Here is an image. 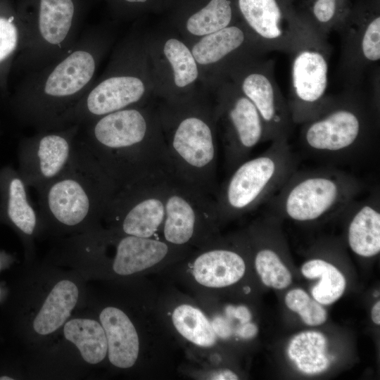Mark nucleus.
Returning a JSON list of instances; mask_svg holds the SVG:
<instances>
[{
	"mask_svg": "<svg viewBox=\"0 0 380 380\" xmlns=\"http://www.w3.org/2000/svg\"><path fill=\"white\" fill-rule=\"evenodd\" d=\"M110 42L108 30L91 27L61 58L25 74L3 103L12 119L34 132L56 129L60 117L92 86Z\"/></svg>",
	"mask_w": 380,
	"mask_h": 380,
	"instance_id": "nucleus-1",
	"label": "nucleus"
},
{
	"mask_svg": "<svg viewBox=\"0 0 380 380\" xmlns=\"http://www.w3.org/2000/svg\"><path fill=\"white\" fill-rule=\"evenodd\" d=\"M79 125L77 139L116 189L148 179L172 177L159 119L140 106Z\"/></svg>",
	"mask_w": 380,
	"mask_h": 380,
	"instance_id": "nucleus-2",
	"label": "nucleus"
},
{
	"mask_svg": "<svg viewBox=\"0 0 380 380\" xmlns=\"http://www.w3.org/2000/svg\"><path fill=\"white\" fill-rule=\"evenodd\" d=\"M115 190L113 181L76 139L64 170L37 191L39 219L63 229L96 226Z\"/></svg>",
	"mask_w": 380,
	"mask_h": 380,
	"instance_id": "nucleus-3",
	"label": "nucleus"
},
{
	"mask_svg": "<svg viewBox=\"0 0 380 380\" xmlns=\"http://www.w3.org/2000/svg\"><path fill=\"white\" fill-rule=\"evenodd\" d=\"M21 44L12 72L39 70L76 44L91 0H15Z\"/></svg>",
	"mask_w": 380,
	"mask_h": 380,
	"instance_id": "nucleus-4",
	"label": "nucleus"
},
{
	"mask_svg": "<svg viewBox=\"0 0 380 380\" xmlns=\"http://www.w3.org/2000/svg\"><path fill=\"white\" fill-rule=\"evenodd\" d=\"M210 117L200 108H182L159 121L172 176L215 198L218 148Z\"/></svg>",
	"mask_w": 380,
	"mask_h": 380,
	"instance_id": "nucleus-5",
	"label": "nucleus"
},
{
	"mask_svg": "<svg viewBox=\"0 0 380 380\" xmlns=\"http://www.w3.org/2000/svg\"><path fill=\"white\" fill-rule=\"evenodd\" d=\"M377 108L359 96L329 99L323 108L303 124L300 142L310 153L326 159L353 158L371 145Z\"/></svg>",
	"mask_w": 380,
	"mask_h": 380,
	"instance_id": "nucleus-6",
	"label": "nucleus"
},
{
	"mask_svg": "<svg viewBox=\"0 0 380 380\" xmlns=\"http://www.w3.org/2000/svg\"><path fill=\"white\" fill-rule=\"evenodd\" d=\"M298 164L288 139L271 141L264 152L239 164L215 196L220 223L268 202L297 170Z\"/></svg>",
	"mask_w": 380,
	"mask_h": 380,
	"instance_id": "nucleus-7",
	"label": "nucleus"
},
{
	"mask_svg": "<svg viewBox=\"0 0 380 380\" xmlns=\"http://www.w3.org/2000/svg\"><path fill=\"white\" fill-rule=\"evenodd\" d=\"M362 189L358 178L334 167L296 170L268 203L280 215L311 222L343 212Z\"/></svg>",
	"mask_w": 380,
	"mask_h": 380,
	"instance_id": "nucleus-8",
	"label": "nucleus"
},
{
	"mask_svg": "<svg viewBox=\"0 0 380 380\" xmlns=\"http://www.w3.org/2000/svg\"><path fill=\"white\" fill-rule=\"evenodd\" d=\"M160 239L183 248L196 249L219 237L215 198L172 177L165 198Z\"/></svg>",
	"mask_w": 380,
	"mask_h": 380,
	"instance_id": "nucleus-9",
	"label": "nucleus"
},
{
	"mask_svg": "<svg viewBox=\"0 0 380 380\" xmlns=\"http://www.w3.org/2000/svg\"><path fill=\"white\" fill-rule=\"evenodd\" d=\"M326 38L308 27L289 53L291 86L287 103L293 124L310 120L329 100L327 90L331 49Z\"/></svg>",
	"mask_w": 380,
	"mask_h": 380,
	"instance_id": "nucleus-10",
	"label": "nucleus"
},
{
	"mask_svg": "<svg viewBox=\"0 0 380 380\" xmlns=\"http://www.w3.org/2000/svg\"><path fill=\"white\" fill-rule=\"evenodd\" d=\"M172 178L148 179L116 189L103 217L110 226L109 230L124 235L160 239L166 191Z\"/></svg>",
	"mask_w": 380,
	"mask_h": 380,
	"instance_id": "nucleus-11",
	"label": "nucleus"
},
{
	"mask_svg": "<svg viewBox=\"0 0 380 380\" xmlns=\"http://www.w3.org/2000/svg\"><path fill=\"white\" fill-rule=\"evenodd\" d=\"M175 270L176 278L196 294H208L241 281L246 262L241 253L223 243L219 236L165 270Z\"/></svg>",
	"mask_w": 380,
	"mask_h": 380,
	"instance_id": "nucleus-12",
	"label": "nucleus"
},
{
	"mask_svg": "<svg viewBox=\"0 0 380 380\" xmlns=\"http://www.w3.org/2000/svg\"><path fill=\"white\" fill-rule=\"evenodd\" d=\"M79 129L73 125L35 131L20 139L17 170L28 187L37 191L61 173L72 157Z\"/></svg>",
	"mask_w": 380,
	"mask_h": 380,
	"instance_id": "nucleus-13",
	"label": "nucleus"
},
{
	"mask_svg": "<svg viewBox=\"0 0 380 380\" xmlns=\"http://www.w3.org/2000/svg\"><path fill=\"white\" fill-rule=\"evenodd\" d=\"M216 115L223 127L225 167L231 172L258 144L267 141L265 125L254 104L239 89L222 97Z\"/></svg>",
	"mask_w": 380,
	"mask_h": 380,
	"instance_id": "nucleus-14",
	"label": "nucleus"
},
{
	"mask_svg": "<svg viewBox=\"0 0 380 380\" xmlns=\"http://www.w3.org/2000/svg\"><path fill=\"white\" fill-rule=\"evenodd\" d=\"M156 308L166 331L192 351L205 355L217 345L212 320L196 298L172 291L158 298Z\"/></svg>",
	"mask_w": 380,
	"mask_h": 380,
	"instance_id": "nucleus-15",
	"label": "nucleus"
},
{
	"mask_svg": "<svg viewBox=\"0 0 380 380\" xmlns=\"http://www.w3.org/2000/svg\"><path fill=\"white\" fill-rule=\"evenodd\" d=\"M107 232L115 249L111 269L118 276L165 270L194 250L171 245L161 239Z\"/></svg>",
	"mask_w": 380,
	"mask_h": 380,
	"instance_id": "nucleus-16",
	"label": "nucleus"
},
{
	"mask_svg": "<svg viewBox=\"0 0 380 380\" xmlns=\"http://www.w3.org/2000/svg\"><path fill=\"white\" fill-rule=\"evenodd\" d=\"M241 91L251 100L265 125L267 141L288 139L293 122L269 62L246 72L240 80Z\"/></svg>",
	"mask_w": 380,
	"mask_h": 380,
	"instance_id": "nucleus-17",
	"label": "nucleus"
},
{
	"mask_svg": "<svg viewBox=\"0 0 380 380\" xmlns=\"http://www.w3.org/2000/svg\"><path fill=\"white\" fill-rule=\"evenodd\" d=\"M239 10L263 48L289 53L308 28L285 18L277 0H239Z\"/></svg>",
	"mask_w": 380,
	"mask_h": 380,
	"instance_id": "nucleus-18",
	"label": "nucleus"
},
{
	"mask_svg": "<svg viewBox=\"0 0 380 380\" xmlns=\"http://www.w3.org/2000/svg\"><path fill=\"white\" fill-rule=\"evenodd\" d=\"M27 188L17 169L10 165L0 167V222L11 226L25 239L34 234L40 220Z\"/></svg>",
	"mask_w": 380,
	"mask_h": 380,
	"instance_id": "nucleus-19",
	"label": "nucleus"
},
{
	"mask_svg": "<svg viewBox=\"0 0 380 380\" xmlns=\"http://www.w3.org/2000/svg\"><path fill=\"white\" fill-rule=\"evenodd\" d=\"M108 344V360L117 368L134 367L145 354V344L129 315L115 306L104 308L99 315Z\"/></svg>",
	"mask_w": 380,
	"mask_h": 380,
	"instance_id": "nucleus-20",
	"label": "nucleus"
},
{
	"mask_svg": "<svg viewBox=\"0 0 380 380\" xmlns=\"http://www.w3.org/2000/svg\"><path fill=\"white\" fill-rule=\"evenodd\" d=\"M348 215L347 239L350 249L371 258L380 251V199L375 189L367 198L355 199L344 210Z\"/></svg>",
	"mask_w": 380,
	"mask_h": 380,
	"instance_id": "nucleus-21",
	"label": "nucleus"
},
{
	"mask_svg": "<svg viewBox=\"0 0 380 380\" xmlns=\"http://www.w3.org/2000/svg\"><path fill=\"white\" fill-rule=\"evenodd\" d=\"M341 31L343 65L353 79L380 61V17L376 15L362 25Z\"/></svg>",
	"mask_w": 380,
	"mask_h": 380,
	"instance_id": "nucleus-22",
	"label": "nucleus"
},
{
	"mask_svg": "<svg viewBox=\"0 0 380 380\" xmlns=\"http://www.w3.org/2000/svg\"><path fill=\"white\" fill-rule=\"evenodd\" d=\"M21 44V31L14 0H0V97L11 94L9 79Z\"/></svg>",
	"mask_w": 380,
	"mask_h": 380,
	"instance_id": "nucleus-23",
	"label": "nucleus"
},
{
	"mask_svg": "<svg viewBox=\"0 0 380 380\" xmlns=\"http://www.w3.org/2000/svg\"><path fill=\"white\" fill-rule=\"evenodd\" d=\"M79 296L77 286L71 281H58L51 289L33 322L36 333L51 334L70 315Z\"/></svg>",
	"mask_w": 380,
	"mask_h": 380,
	"instance_id": "nucleus-24",
	"label": "nucleus"
},
{
	"mask_svg": "<svg viewBox=\"0 0 380 380\" xmlns=\"http://www.w3.org/2000/svg\"><path fill=\"white\" fill-rule=\"evenodd\" d=\"M63 331L65 338L77 346L87 362L96 365L107 356V339L101 322L91 319H73L65 324Z\"/></svg>",
	"mask_w": 380,
	"mask_h": 380,
	"instance_id": "nucleus-25",
	"label": "nucleus"
},
{
	"mask_svg": "<svg viewBox=\"0 0 380 380\" xmlns=\"http://www.w3.org/2000/svg\"><path fill=\"white\" fill-rule=\"evenodd\" d=\"M326 337L315 331H303L295 336L288 346V355L297 368L307 374L325 371L329 366Z\"/></svg>",
	"mask_w": 380,
	"mask_h": 380,
	"instance_id": "nucleus-26",
	"label": "nucleus"
},
{
	"mask_svg": "<svg viewBox=\"0 0 380 380\" xmlns=\"http://www.w3.org/2000/svg\"><path fill=\"white\" fill-rule=\"evenodd\" d=\"M244 31L235 25L203 36L196 42L191 53L197 63H215L240 49L246 41Z\"/></svg>",
	"mask_w": 380,
	"mask_h": 380,
	"instance_id": "nucleus-27",
	"label": "nucleus"
},
{
	"mask_svg": "<svg viewBox=\"0 0 380 380\" xmlns=\"http://www.w3.org/2000/svg\"><path fill=\"white\" fill-rule=\"evenodd\" d=\"M301 272L308 279H319L311 293L313 299L320 304L334 303L345 291L344 276L334 265L324 260L315 258L307 261L303 265Z\"/></svg>",
	"mask_w": 380,
	"mask_h": 380,
	"instance_id": "nucleus-28",
	"label": "nucleus"
},
{
	"mask_svg": "<svg viewBox=\"0 0 380 380\" xmlns=\"http://www.w3.org/2000/svg\"><path fill=\"white\" fill-rule=\"evenodd\" d=\"M232 18L230 1L210 0L189 18L186 26L191 34L203 37L229 26Z\"/></svg>",
	"mask_w": 380,
	"mask_h": 380,
	"instance_id": "nucleus-29",
	"label": "nucleus"
},
{
	"mask_svg": "<svg viewBox=\"0 0 380 380\" xmlns=\"http://www.w3.org/2000/svg\"><path fill=\"white\" fill-rule=\"evenodd\" d=\"M163 53L172 68L177 87L184 88L197 79L198 63L182 42L175 38L169 39L164 44Z\"/></svg>",
	"mask_w": 380,
	"mask_h": 380,
	"instance_id": "nucleus-30",
	"label": "nucleus"
},
{
	"mask_svg": "<svg viewBox=\"0 0 380 380\" xmlns=\"http://www.w3.org/2000/svg\"><path fill=\"white\" fill-rule=\"evenodd\" d=\"M255 269L262 282L268 287L283 289L292 281V276L279 253L269 246L258 248L254 257Z\"/></svg>",
	"mask_w": 380,
	"mask_h": 380,
	"instance_id": "nucleus-31",
	"label": "nucleus"
},
{
	"mask_svg": "<svg viewBox=\"0 0 380 380\" xmlns=\"http://www.w3.org/2000/svg\"><path fill=\"white\" fill-rule=\"evenodd\" d=\"M285 303L291 310L300 315L307 325H321L327 320V313L325 309L303 289H295L289 291L286 295Z\"/></svg>",
	"mask_w": 380,
	"mask_h": 380,
	"instance_id": "nucleus-32",
	"label": "nucleus"
},
{
	"mask_svg": "<svg viewBox=\"0 0 380 380\" xmlns=\"http://www.w3.org/2000/svg\"><path fill=\"white\" fill-rule=\"evenodd\" d=\"M338 0H315L312 11L315 24L311 29L317 33L327 37L336 26Z\"/></svg>",
	"mask_w": 380,
	"mask_h": 380,
	"instance_id": "nucleus-33",
	"label": "nucleus"
},
{
	"mask_svg": "<svg viewBox=\"0 0 380 380\" xmlns=\"http://www.w3.org/2000/svg\"><path fill=\"white\" fill-rule=\"evenodd\" d=\"M198 373L197 376L203 379L236 380L239 379L234 372L226 368L204 369Z\"/></svg>",
	"mask_w": 380,
	"mask_h": 380,
	"instance_id": "nucleus-34",
	"label": "nucleus"
},
{
	"mask_svg": "<svg viewBox=\"0 0 380 380\" xmlns=\"http://www.w3.org/2000/svg\"><path fill=\"white\" fill-rule=\"evenodd\" d=\"M258 331V327L249 322L241 325L236 330V334L244 339H249L253 338Z\"/></svg>",
	"mask_w": 380,
	"mask_h": 380,
	"instance_id": "nucleus-35",
	"label": "nucleus"
},
{
	"mask_svg": "<svg viewBox=\"0 0 380 380\" xmlns=\"http://www.w3.org/2000/svg\"><path fill=\"white\" fill-rule=\"evenodd\" d=\"M372 319L377 325L380 324V301L378 300L372 308Z\"/></svg>",
	"mask_w": 380,
	"mask_h": 380,
	"instance_id": "nucleus-36",
	"label": "nucleus"
},
{
	"mask_svg": "<svg viewBox=\"0 0 380 380\" xmlns=\"http://www.w3.org/2000/svg\"><path fill=\"white\" fill-rule=\"evenodd\" d=\"M123 2L128 4L143 3L147 0H122Z\"/></svg>",
	"mask_w": 380,
	"mask_h": 380,
	"instance_id": "nucleus-37",
	"label": "nucleus"
},
{
	"mask_svg": "<svg viewBox=\"0 0 380 380\" xmlns=\"http://www.w3.org/2000/svg\"><path fill=\"white\" fill-rule=\"evenodd\" d=\"M12 380L13 379V378L10 377V376H0V380Z\"/></svg>",
	"mask_w": 380,
	"mask_h": 380,
	"instance_id": "nucleus-38",
	"label": "nucleus"
}]
</instances>
